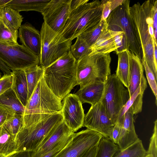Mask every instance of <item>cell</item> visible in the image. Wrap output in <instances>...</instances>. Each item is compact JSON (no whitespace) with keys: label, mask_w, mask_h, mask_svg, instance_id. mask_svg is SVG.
<instances>
[{"label":"cell","mask_w":157,"mask_h":157,"mask_svg":"<svg viewBox=\"0 0 157 157\" xmlns=\"http://www.w3.org/2000/svg\"><path fill=\"white\" fill-rule=\"evenodd\" d=\"M108 26L106 21H101L96 27L90 30L83 32L79 36L90 47L95 42L101 34L108 29Z\"/></svg>","instance_id":"32"},{"label":"cell","mask_w":157,"mask_h":157,"mask_svg":"<svg viewBox=\"0 0 157 157\" xmlns=\"http://www.w3.org/2000/svg\"><path fill=\"white\" fill-rule=\"evenodd\" d=\"M125 0H103L101 21H106L111 13L124 2Z\"/></svg>","instance_id":"35"},{"label":"cell","mask_w":157,"mask_h":157,"mask_svg":"<svg viewBox=\"0 0 157 157\" xmlns=\"http://www.w3.org/2000/svg\"><path fill=\"white\" fill-rule=\"evenodd\" d=\"M110 53H90L76 61V85L80 89L96 82H104L111 75Z\"/></svg>","instance_id":"4"},{"label":"cell","mask_w":157,"mask_h":157,"mask_svg":"<svg viewBox=\"0 0 157 157\" xmlns=\"http://www.w3.org/2000/svg\"><path fill=\"white\" fill-rule=\"evenodd\" d=\"M11 0H0V9L6 6Z\"/></svg>","instance_id":"45"},{"label":"cell","mask_w":157,"mask_h":157,"mask_svg":"<svg viewBox=\"0 0 157 157\" xmlns=\"http://www.w3.org/2000/svg\"><path fill=\"white\" fill-rule=\"evenodd\" d=\"M130 1H125L112 11L106 20L108 29L122 31L126 49L142 59L141 46L138 39L129 9Z\"/></svg>","instance_id":"6"},{"label":"cell","mask_w":157,"mask_h":157,"mask_svg":"<svg viewBox=\"0 0 157 157\" xmlns=\"http://www.w3.org/2000/svg\"><path fill=\"white\" fill-rule=\"evenodd\" d=\"M73 134L60 141L54 147L49 151L41 157H55L68 144L72 139Z\"/></svg>","instance_id":"38"},{"label":"cell","mask_w":157,"mask_h":157,"mask_svg":"<svg viewBox=\"0 0 157 157\" xmlns=\"http://www.w3.org/2000/svg\"><path fill=\"white\" fill-rule=\"evenodd\" d=\"M123 120H118L113 127L111 134L109 137L115 144H117Z\"/></svg>","instance_id":"40"},{"label":"cell","mask_w":157,"mask_h":157,"mask_svg":"<svg viewBox=\"0 0 157 157\" xmlns=\"http://www.w3.org/2000/svg\"><path fill=\"white\" fill-rule=\"evenodd\" d=\"M9 156H6V155L0 154V157H8Z\"/></svg>","instance_id":"46"},{"label":"cell","mask_w":157,"mask_h":157,"mask_svg":"<svg viewBox=\"0 0 157 157\" xmlns=\"http://www.w3.org/2000/svg\"><path fill=\"white\" fill-rule=\"evenodd\" d=\"M102 137L98 133L88 128L74 132L68 144L55 157H82L98 145Z\"/></svg>","instance_id":"11"},{"label":"cell","mask_w":157,"mask_h":157,"mask_svg":"<svg viewBox=\"0 0 157 157\" xmlns=\"http://www.w3.org/2000/svg\"><path fill=\"white\" fill-rule=\"evenodd\" d=\"M51 0H11L6 6L20 12L43 11Z\"/></svg>","instance_id":"24"},{"label":"cell","mask_w":157,"mask_h":157,"mask_svg":"<svg viewBox=\"0 0 157 157\" xmlns=\"http://www.w3.org/2000/svg\"><path fill=\"white\" fill-rule=\"evenodd\" d=\"M133 115L131 107L124 115L117 144L120 150L125 148L139 139L135 130Z\"/></svg>","instance_id":"18"},{"label":"cell","mask_w":157,"mask_h":157,"mask_svg":"<svg viewBox=\"0 0 157 157\" xmlns=\"http://www.w3.org/2000/svg\"><path fill=\"white\" fill-rule=\"evenodd\" d=\"M76 61L69 51L44 69L43 78L45 83L61 101L77 85Z\"/></svg>","instance_id":"2"},{"label":"cell","mask_w":157,"mask_h":157,"mask_svg":"<svg viewBox=\"0 0 157 157\" xmlns=\"http://www.w3.org/2000/svg\"><path fill=\"white\" fill-rule=\"evenodd\" d=\"M18 31L14 32L9 30L0 18V42L18 44L17 41Z\"/></svg>","instance_id":"34"},{"label":"cell","mask_w":157,"mask_h":157,"mask_svg":"<svg viewBox=\"0 0 157 157\" xmlns=\"http://www.w3.org/2000/svg\"><path fill=\"white\" fill-rule=\"evenodd\" d=\"M14 114L0 105V127L3 125L6 120Z\"/></svg>","instance_id":"41"},{"label":"cell","mask_w":157,"mask_h":157,"mask_svg":"<svg viewBox=\"0 0 157 157\" xmlns=\"http://www.w3.org/2000/svg\"><path fill=\"white\" fill-rule=\"evenodd\" d=\"M102 10L101 1L98 0L86 2L71 10L61 34L72 41L82 33L94 29L101 21Z\"/></svg>","instance_id":"3"},{"label":"cell","mask_w":157,"mask_h":157,"mask_svg":"<svg viewBox=\"0 0 157 157\" xmlns=\"http://www.w3.org/2000/svg\"><path fill=\"white\" fill-rule=\"evenodd\" d=\"M17 157H33V151H25L14 154Z\"/></svg>","instance_id":"44"},{"label":"cell","mask_w":157,"mask_h":157,"mask_svg":"<svg viewBox=\"0 0 157 157\" xmlns=\"http://www.w3.org/2000/svg\"><path fill=\"white\" fill-rule=\"evenodd\" d=\"M40 33V65L44 69L70 51L72 40L54 31L44 22L42 24Z\"/></svg>","instance_id":"7"},{"label":"cell","mask_w":157,"mask_h":157,"mask_svg":"<svg viewBox=\"0 0 157 157\" xmlns=\"http://www.w3.org/2000/svg\"><path fill=\"white\" fill-rule=\"evenodd\" d=\"M11 72L13 75L11 88L25 107L28 101V88L25 72L23 70H20Z\"/></svg>","instance_id":"22"},{"label":"cell","mask_w":157,"mask_h":157,"mask_svg":"<svg viewBox=\"0 0 157 157\" xmlns=\"http://www.w3.org/2000/svg\"><path fill=\"white\" fill-rule=\"evenodd\" d=\"M104 82H94L80 89L75 94L82 104L88 103L94 105L101 100L104 91Z\"/></svg>","instance_id":"20"},{"label":"cell","mask_w":157,"mask_h":157,"mask_svg":"<svg viewBox=\"0 0 157 157\" xmlns=\"http://www.w3.org/2000/svg\"><path fill=\"white\" fill-rule=\"evenodd\" d=\"M61 113L63 121L74 132L83 126L84 110L82 103L75 94H69L63 99Z\"/></svg>","instance_id":"14"},{"label":"cell","mask_w":157,"mask_h":157,"mask_svg":"<svg viewBox=\"0 0 157 157\" xmlns=\"http://www.w3.org/2000/svg\"><path fill=\"white\" fill-rule=\"evenodd\" d=\"M129 59V86L128 89L130 97L139 87L144 75V68L141 59L128 50Z\"/></svg>","instance_id":"19"},{"label":"cell","mask_w":157,"mask_h":157,"mask_svg":"<svg viewBox=\"0 0 157 157\" xmlns=\"http://www.w3.org/2000/svg\"><path fill=\"white\" fill-rule=\"evenodd\" d=\"M147 86V80L144 75L139 87L122 109L117 121L123 118L124 114L130 107L132 108L133 114H137L141 112L143 94Z\"/></svg>","instance_id":"21"},{"label":"cell","mask_w":157,"mask_h":157,"mask_svg":"<svg viewBox=\"0 0 157 157\" xmlns=\"http://www.w3.org/2000/svg\"><path fill=\"white\" fill-rule=\"evenodd\" d=\"M0 105L14 114H24L25 107L12 88L0 96Z\"/></svg>","instance_id":"25"},{"label":"cell","mask_w":157,"mask_h":157,"mask_svg":"<svg viewBox=\"0 0 157 157\" xmlns=\"http://www.w3.org/2000/svg\"><path fill=\"white\" fill-rule=\"evenodd\" d=\"M124 35L122 31L107 29L90 47L91 53L116 52L123 46Z\"/></svg>","instance_id":"15"},{"label":"cell","mask_w":157,"mask_h":157,"mask_svg":"<svg viewBox=\"0 0 157 157\" xmlns=\"http://www.w3.org/2000/svg\"><path fill=\"white\" fill-rule=\"evenodd\" d=\"M89 1V0H71V10Z\"/></svg>","instance_id":"42"},{"label":"cell","mask_w":157,"mask_h":157,"mask_svg":"<svg viewBox=\"0 0 157 157\" xmlns=\"http://www.w3.org/2000/svg\"><path fill=\"white\" fill-rule=\"evenodd\" d=\"M0 77H1V75H0Z\"/></svg>","instance_id":"48"},{"label":"cell","mask_w":157,"mask_h":157,"mask_svg":"<svg viewBox=\"0 0 157 157\" xmlns=\"http://www.w3.org/2000/svg\"><path fill=\"white\" fill-rule=\"evenodd\" d=\"M71 0H51L41 13L44 22L61 34L69 16Z\"/></svg>","instance_id":"12"},{"label":"cell","mask_w":157,"mask_h":157,"mask_svg":"<svg viewBox=\"0 0 157 157\" xmlns=\"http://www.w3.org/2000/svg\"><path fill=\"white\" fill-rule=\"evenodd\" d=\"M148 155L142 141L139 139L125 148L120 150L113 157H145Z\"/></svg>","instance_id":"30"},{"label":"cell","mask_w":157,"mask_h":157,"mask_svg":"<svg viewBox=\"0 0 157 157\" xmlns=\"http://www.w3.org/2000/svg\"><path fill=\"white\" fill-rule=\"evenodd\" d=\"M23 115L15 114L8 119L3 126L16 140L19 133L23 128Z\"/></svg>","instance_id":"31"},{"label":"cell","mask_w":157,"mask_h":157,"mask_svg":"<svg viewBox=\"0 0 157 157\" xmlns=\"http://www.w3.org/2000/svg\"><path fill=\"white\" fill-rule=\"evenodd\" d=\"M17 144L12 135L3 125L0 127V154L10 156L17 153Z\"/></svg>","instance_id":"27"},{"label":"cell","mask_w":157,"mask_h":157,"mask_svg":"<svg viewBox=\"0 0 157 157\" xmlns=\"http://www.w3.org/2000/svg\"><path fill=\"white\" fill-rule=\"evenodd\" d=\"M13 81V75L10 74H4L0 78V96L11 88Z\"/></svg>","instance_id":"39"},{"label":"cell","mask_w":157,"mask_h":157,"mask_svg":"<svg viewBox=\"0 0 157 157\" xmlns=\"http://www.w3.org/2000/svg\"><path fill=\"white\" fill-rule=\"evenodd\" d=\"M0 59L12 71L40 65L39 57L19 44L0 42Z\"/></svg>","instance_id":"10"},{"label":"cell","mask_w":157,"mask_h":157,"mask_svg":"<svg viewBox=\"0 0 157 157\" xmlns=\"http://www.w3.org/2000/svg\"><path fill=\"white\" fill-rule=\"evenodd\" d=\"M19 29L18 37L21 43L39 57L41 46L40 32L28 22L21 25Z\"/></svg>","instance_id":"17"},{"label":"cell","mask_w":157,"mask_h":157,"mask_svg":"<svg viewBox=\"0 0 157 157\" xmlns=\"http://www.w3.org/2000/svg\"><path fill=\"white\" fill-rule=\"evenodd\" d=\"M98 148V145L88 151L82 157H95Z\"/></svg>","instance_id":"43"},{"label":"cell","mask_w":157,"mask_h":157,"mask_svg":"<svg viewBox=\"0 0 157 157\" xmlns=\"http://www.w3.org/2000/svg\"><path fill=\"white\" fill-rule=\"evenodd\" d=\"M62 121L61 112L47 117L33 126L22 129L16 140L17 153L35 151L51 130Z\"/></svg>","instance_id":"8"},{"label":"cell","mask_w":157,"mask_h":157,"mask_svg":"<svg viewBox=\"0 0 157 157\" xmlns=\"http://www.w3.org/2000/svg\"><path fill=\"white\" fill-rule=\"evenodd\" d=\"M74 133L63 121L59 123L51 130L33 151V157H41L60 141L69 137Z\"/></svg>","instance_id":"16"},{"label":"cell","mask_w":157,"mask_h":157,"mask_svg":"<svg viewBox=\"0 0 157 157\" xmlns=\"http://www.w3.org/2000/svg\"><path fill=\"white\" fill-rule=\"evenodd\" d=\"M129 11L141 48L153 39L157 42V1L138 2L130 6Z\"/></svg>","instance_id":"5"},{"label":"cell","mask_w":157,"mask_h":157,"mask_svg":"<svg viewBox=\"0 0 157 157\" xmlns=\"http://www.w3.org/2000/svg\"><path fill=\"white\" fill-rule=\"evenodd\" d=\"M104 84V93L101 101L109 117L115 124L122 109L130 98L129 93L115 74L111 75Z\"/></svg>","instance_id":"9"},{"label":"cell","mask_w":157,"mask_h":157,"mask_svg":"<svg viewBox=\"0 0 157 157\" xmlns=\"http://www.w3.org/2000/svg\"><path fill=\"white\" fill-rule=\"evenodd\" d=\"M114 125L100 101L91 105L85 115L83 126L98 133L102 137L109 138Z\"/></svg>","instance_id":"13"},{"label":"cell","mask_w":157,"mask_h":157,"mask_svg":"<svg viewBox=\"0 0 157 157\" xmlns=\"http://www.w3.org/2000/svg\"><path fill=\"white\" fill-rule=\"evenodd\" d=\"M153 134L150 138L149 145L147 151L151 157H157V120L154 122Z\"/></svg>","instance_id":"37"},{"label":"cell","mask_w":157,"mask_h":157,"mask_svg":"<svg viewBox=\"0 0 157 157\" xmlns=\"http://www.w3.org/2000/svg\"><path fill=\"white\" fill-rule=\"evenodd\" d=\"M0 18L9 30L14 32L19 29L23 17L19 12L6 6L0 9Z\"/></svg>","instance_id":"23"},{"label":"cell","mask_w":157,"mask_h":157,"mask_svg":"<svg viewBox=\"0 0 157 157\" xmlns=\"http://www.w3.org/2000/svg\"><path fill=\"white\" fill-rule=\"evenodd\" d=\"M145 157H151L150 155H147Z\"/></svg>","instance_id":"47"},{"label":"cell","mask_w":157,"mask_h":157,"mask_svg":"<svg viewBox=\"0 0 157 157\" xmlns=\"http://www.w3.org/2000/svg\"><path fill=\"white\" fill-rule=\"evenodd\" d=\"M62 107L61 101L48 88L43 77L25 106L23 129L33 126L47 117L61 112Z\"/></svg>","instance_id":"1"},{"label":"cell","mask_w":157,"mask_h":157,"mask_svg":"<svg viewBox=\"0 0 157 157\" xmlns=\"http://www.w3.org/2000/svg\"><path fill=\"white\" fill-rule=\"evenodd\" d=\"M117 54L118 55V60L115 74L117 78L128 89L129 86L128 50H124Z\"/></svg>","instance_id":"26"},{"label":"cell","mask_w":157,"mask_h":157,"mask_svg":"<svg viewBox=\"0 0 157 157\" xmlns=\"http://www.w3.org/2000/svg\"><path fill=\"white\" fill-rule=\"evenodd\" d=\"M120 150L109 138L102 137L98 145L95 157H113Z\"/></svg>","instance_id":"29"},{"label":"cell","mask_w":157,"mask_h":157,"mask_svg":"<svg viewBox=\"0 0 157 157\" xmlns=\"http://www.w3.org/2000/svg\"><path fill=\"white\" fill-rule=\"evenodd\" d=\"M141 60L145 70L148 82L155 97V103L156 105L157 101V80L153 73L148 66L144 59L142 58Z\"/></svg>","instance_id":"36"},{"label":"cell","mask_w":157,"mask_h":157,"mask_svg":"<svg viewBox=\"0 0 157 157\" xmlns=\"http://www.w3.org/2000/svg\"><path fill=\"white\" fill-rule=\"evenodd\" d=\"M90 47L79 36L76 38L75 42L71 45L70 51L74 58L78 60L91 52Z\"/></svg>","instance_id":"33"},{"label":"cell","mask_w":157,"mask_h":157,"mask_svg":"<svg viewBox=\"0 0 157 157\" xmlns=\"http://www.w3.org/2000/svg\"><path fill=\"white\" fill-rule=\"evenodd\" d=\"M23 70L25 74L28 85V100L37 83L43 77L44 69L40 65H35Z\"/></svg>","instance_id":"28"}]
</instances>
